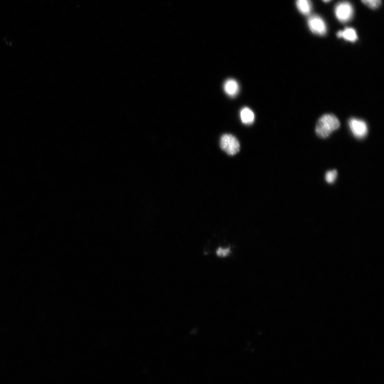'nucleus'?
Returning <instances> with one entry per match:
<instances>
[{
	"mask_svg": "<svg viewBox=\"0 0 384 384\" xmlns=\"http://www.w3.org/2000/svg\"><path fill=\"white\" fill-rule=\"evenodd\" d=\"M325 2H328L331 1V0H323Z\"/></svg>",
	"mask_w": 384,
	"mask_h": 384,
	"instance_id": "nucleus-13",
	"label": "nucleus"
},
{
	"mask_svg": "<svg viewBox=\"0 0 384 384\" xmlns=\"http://www.w3.org/2000/svg\"><path fill=\"white\" fill-rule=\"evenodd\" d=\"M337 36L339 38L343 37L345 40L352 42H355L358 39L357 32L352 28H346L343 31H339Z\"/></svg>",
	"mask_w": 384,
	"mask_h": 384,
	"instance_id": "nucleus-6",
	"label": "nucleus"
},
{
	"mask_svg": "<svg viewBox=\"0 0 384 384\" xmlns=\"http://www.w3.org/2000/svg\"><path fill=\"white\" fill-rule=\"evenodd\" d=\"M335 13L337 18L342 23H347L353 18L354 10L351 4L343 1L336 5Z\"/></svg>",
	"mask_w": 384,
	"mask_h": 384,
	"instance_id": "nucleus-3",
	"label": "nucleus"
},
{
	"mask_svg": "<svg viewBox=\"0 0 384 384\" xmlns=\"http://www.w3.org/2000/svg\"><path fill=\"white\" fill-rule=\"evenodd\" d=\"M231 250L229 248H221L219 247L217 250L216 255L219 257L225 258L229 256L230 254Z\"/></svg>",
	"mask_w": 384,
	"mask_h": 384,
	"instance_id": "nucleus-12",
	"label": "nucleus"
},
{
	"mask_svg": "<svg viewBox=\"0 0 384 384\" xmlns=\"http://www.w3.org/2000/svg\"><path fill=\"white\" fill-rule=\"evenodd\" d=\"M308 25L311 32L319 36H324L327 33L325 22L320 16L313 15L308 20Z\"/></svg>",
	"mask_w": 384,
	"mask_h": 384,
	"instance_id": "nucleus-4",
	"label": "nucleus"
},
{
	"mask_svg": "<svg viewBox=\"0 0 384 384\" xmlns=\"http://www.w3.org/2000/svg\"><path fill=\"white\" fill-rule=\"evenodd\" d=\"M241 119L243 124L250 125L253 123L255 115L253 111L248 108L243 109L240 113Z\"/></svg>",
	"mask_w": 384,
	"mask_h": 384,
	"instance_id": "nucleus-9",
	"label": "nucleus"
},
{
	"mask_svg": "<svg viewBox=\"0 0 384 384\" xmlns=\"http://www.w3.org/2000/svg\"><path fill=\"white\" fill-rule=\"evenodd\" d=\"M224 88L225 92L231 97L236 96L239 91L238 83L233 79L227 80L225 83Z\"/></svg>",
	"mask_w": 384,
	"mask_h": 384,
	"instance_id": "nucleus-7",
	"label": "nucleus"
},
{
	"mask_svg": "<svg viewBox=\"0 0 384 384\" xmlns=\"http://www.w3.org/2000/svg\"><path fill=\"white\" fill-rule=\"evenodd\" d=\"M361 1L372 9L379 7L381 4V0H361Z\"/></svg>",
	"mask_w": 384,
	"mask_h": 384,
	"instance_id": "nucleus-10",
	"label": "nucleus"
},
{
	"mask_svg": "<svg viewBox=\"0 0 384 384\" xmlns=\"http://www.w3.org/2000/svg\"><path fill=\"white\" fill-rule=\"evenodd\" d=\"M337 177V171L335 170L328 171L326 175V180L329 183L335 182Z\"/></svg>",
	"mask_w": 384,
	"mask_h": 384,
	"instance_id": "nucleus-11",
	"label": "nucleus"
},
{
	"mask_svg": "<svg viewBox=\"0 0 384 384\" xmlns=\"http://www.w3.org/2000/svg\"><path fill=\"white\" fill-rule=\"evenodd\" d=\"M340 122L337 117L332 114H325L319 119L316 126V135L325 138L340 127Z\"/></svg>",
	"mask_w": 384,
	"mask_h": 384,
	"instance_id": "nucleus-1",
	"label": "nucleus"
},
{
	"mask_svg": "<svg viewBox=\"0 0 384 384\" xmlns=\"http://www.w3.org/2000/svg\"><path fill=\"white\" fill-rule=\"evenodd\" d=\"M349 126L353 134L357 138H363L368 133V127L364 121L351 119L349 121Z\"/></svg>",
	"mask_w": 384,
	"mask_h": 384,
	"instance_id": "nucleus-5",
	"label": "nucleus"
},
{
	"mask_svg": "<svg viewBox=\"0 0 384 384\" xmlns=\"http://www.w3.org/2000/svg\"><path fill=\"white\" fill-rule=\"evenodd\" d=\"M296 5L300 13L306 16L310 14L311 10L310 0H296Z\"/></svg>",
	"mask_w": 384,
	"mask_h": 384,
	"instance_id": "nucleus-8",
	"label": "nucleus"
},
{
	"mask_svg": "<svg viewBox=\"0 0 384 384\" xmlns=\"http://www.w3.org/2000/svg\"><path fill=\"white\" fill-rule=\"evenodd\" d=\"M221 148L227 154L233 156L240 151V146L237 138L231 134H225L220 140Z\"/></svg>",
	"mask_w": 384,
	"mask_h": 384,
	"instance_id": "nucleus-2",
	"label": "nucleus"
}]
</instances>
